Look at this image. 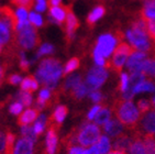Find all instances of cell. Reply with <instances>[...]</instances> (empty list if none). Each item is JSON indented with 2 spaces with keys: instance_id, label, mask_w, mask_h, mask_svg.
<instances>
[{
  "instance_id": "25",
  "label": "cell",
  "mask_w": 155,
  "mask_h": 154,
  "mask_svg": "<svg viewBox=\"0 0 155 154\" xmlns=\"http://www.w3.org/2000/svg\"><path fill=\"white\" fill-rule=\"evenodd\" d=\"M81 82H83V80H81V77L79 74L71 75V76L65 80L64 85H63V90H64V92H71L74 87L79 85Z\"/></svg>"
},
{
  "instance_id": "46",
  "label": "cell",
  "mask_w": 155,
  "mask_h": 154,
  "mask_svg": "<svg viewBox=\"0 0 155 154\" xmlns=\"http://www.w3.org/2000/svg\"><path fill=\"white\" fill-rule=\"evenodd\" d=\"M7 145V133L0 132V154H2L6 150Z\"/></svg>"
},
{
  "instance_id": "43",
  "label": "cell",
  "mask_w": 155,
  "mask_h": 154,
  "mask_svg": "<svg viewBox=\"0 0 155 154\" xmlns=\"http://www.w3.org/2000/svg\"><path fill=\"white\" fill-rule=\"evenodd\" d=\"M30 63L27 59V57H25V54H24L23 51H21L20 52V63H19V66H20V68L22 69L23 72H27L28 69H29V66H30Z\"/></svg>"
},
{
  "instance_id": "4",
  "label": "cell",
  "mask_w": 155,
  "mask_h": 154,
  "mask_svg": "<svg viewBox=\"0 0 155 154\" xmlns=\"http://www.w3.org/2000/svg\"><path fill=\"white\" fill-rule=\"evenodd\" d=\"M13 42L22 50H31L35 48L40 43L38 30L31 22L19 21L15 31Z\"/></svg>"
},
{
  "instance_id": "42",
  "label": "cell",
  "mask_w": 155,
  "mask_h": 154,
  "mask_svg": "<svg viewBox=\"0 0 155 154\" xmlns=\"http://www.w3.org/2000/svg\"><path fill=\"white\" fill-rule=\"evenodd\" d=\"M51 95H52V92H51V90H50V88H43L40 92V95H39V99H41V100H43V101H45L46 104H48V106L51 102H50V98H51Z\"/></svg>"
},
{
  "instance_id": "18",
  "label": "cell",
  "mask_w": 155,
  "mask_h": 154,
  "mask_svg": "<svg viewBox=\"0 0 155 154\" xmlns=\"http://www.w3.org/2000/svg\"><path fill=\"white\" fill-rule=\"evenodd\" d=\"M39 110L38 109H28L25 110L24 112H22L20 115L18 119V123L21 126V127H23V126H29L31 122H33L34 120L39 118Z\"/></svg>"
},
{
  "instance_id": "20",
  "label": "cell",
  "mask_w": 155,
  "mask_h": 154,
  "mask_svg": "<svg viewBox=\"0 0 155 154\" xmlns=\"http://www.w3.org/2000/svg\"><path fill=\"white\" fill-rule=\"evenodd\" d=\"M39 87V82L34 76H28L25 78L22 79L21 82V90H24V92H35L36 89Z\"/></svg>"
},
{
  "instance_id": "32",
  "label": "cell",
  "mask_w": 155,
  "mask_h": 154,
  "mask_svg": "<svg viewBox=\"0 0 155 154\" xmlns=\"http://www.w3.org/2000/svg\"><path fill=\"white\" fill-rule=\"evenodd\" d=\"M143 142L145 144L146 151L149 154H155V138L154 136H142Z\"/></svg>"
},
{
  "instance_id": "9",
  "label": "cell",
  "mask_w": 155,
  "mask_h": 154,
  "mask_svg": "<svg viewBox=\"0 0 155 154\" xmlns=\"http://www.w3.org/2000/svg\"><path fill=\"white\" fill-rule=\"evenodd\" d=\"M117 43H118V41H117L116 36L110 34V33H106V34L99 36L98 42L95 46V51H97L104 59H107L112 53Z\"/></svg>"
},
{
  "instance_id": "1",
  "label": "cell",
  "mask_w": 155,
  "mask_h": 154,
  "mask_svg": "<svg viewBox=\"0 0 155 154\" xmlns=\"http://www.w3.org/2000/svg\"><path fill=\"white\" fill-rule=\"evenodd\" d=\"M111 109L116 115L117 119L123 126H125L129 131H134L137 129L141 113L137 107H135L131 100H125L121 97L118 98L114 101Z\"/></svg>"
},
{
  "instance_id": "44",
  "label": "cell",
  "mask_w": 155,
  "mask_h": 154,
  "mask_svg": "<svg viewBox=\"0 0 155 154\" xmlns=\"http://www.w3.org/2000/svg\"><path fill=\"white\" fill-rule=\"evenodd\" d=\"M15 15H17V18H18V21H27L28 17V10L24 9V8H19L15 12Z\"/></svg>"
},
{
  "instance_id": "38",
  "label": "cell",
  "mask_w": 155,
  "mask_h": 154,
  "mask_svg": "<svg viewBox=\"0 0 155 154\" xmlns=\"http://www.w3.org/2000/svg\"><path fill=\"white\" fill-rule=\"evenodd\" d=\"M128 85H129V76L127 74H122L121 75V79H120V83L118 85V88L117 90L120 92L124 94L128 89Z\"/></svg>"
},
{
  "instance_id": "51",
  "label": "cell",
  "mask_w": 155,
  "mask_h": 154,
  "mask_svg": "<svg viewBox=\"0 0 155 154\" xmlns=\"http://www.w3.org/2000/svg\"><path fill=\"white\" fill-rule=\"evenodd\" d=\"M85 154H101V153H100V151H99L97 144H95V145H93V146H90L88 150H86Z\"/></svg>"
},
{
  "instance_id": "5",
  "label": "cell",
  "mask_w": 155,
  "mask_h": 154,
  "mask_svg": "<svg viewBox=\"0 0 155 154\" xmlns=\"http://www.w3.org/2000/svg\"><path fill=\"white\" fill-rule=\"evenodd\" d=\"M133 53H135V49L132 45H129L127 42H120L114 49L112 59L106 61L104 68L114 71V73H121L128 57L131 56Z\"/></svg>"
},
{
  "instance_id": "11",
  "label": "cell",
  "mask_w": 155,
  "mask_h": 154,
  "mask_svg": "<svg viewBox=\"0 0 155 154\" xmlns=\"http://www.w3.org/2000/svg\"><path fill=\"white\" fill-rule=\"evenodd\" d=\"M79 27V21L73 13L72 8L67 7V17H66V41L72 42L75 36V31Z\"/></svg>"
},
{
  "instance_id": "28",
  "label": "cell",
  "mask_w": 155,
  "mask_h": 154,
  "mask_svg": "<svg viewBox=\"0 0 155 154\" xmlns=\"http://www.w3.org/2000/svg\"><path fill=\"white\" fill-rule=\"evenodd\" d=\"M155 90V85L152 80H144L139 85V86L135 88L134 94H139V92H154Z\"/></svg>"
},
{
  "instance_id": "15",
  "label": "cell",
  "mask_w": 155,
  "mask_h": 154,
  "mask_svg": "<svg viewBox=\"0 0 155 154\" xmlns=\"http://www.w3.org/2000/svg\"><path fill=\"white\" fill-rule=\"evenodd\" d=\"M57 128L52 123L50 125L48 136H46V154H55L57 146Z\"/></svg>"
},
{
  "instance_id": "36",
  "label": "cell",
  "mask_w": 155,
  "mask_h": 154,
  "mask_svg": "<svg viewBox=\"0 0 155 154\" xmlns=\"http://www.w3.org/2000/svg\"><path fill=\"white\" fill-rule=\"evenodd\" d=\"M146 24V31L147 34L151 38H152L153 43L155 44V19L152 20H143Z\"/></svg>"
},
{
  "instance_id": "49",
  "label": "cell",
  "mask_w": 155,
  "mask_h": 154,
  "mask_svg": "<svg viewBox=\"0 0 155 154\" xmlns=\"http://www.w3.org/2000/svg\"><path fill=\"white\" fill-rule=\"evenodd\" d=\"M35 10L38 12H43L46 9V2L45 0H35V6H34Z\"/></svg>"
},
{
  "instance_id": "39",
  "label": "cell",
  "mask_w": 155,
  "mask_h": 154,
  "mask_svg": "<svg viewBox=\"0 0 155 154\" xmlns=\"http://www.w3.org/2000/svg\"><path fill=\"white\" fill-rule=\"evenodd\" d=\"M12 3L18 6L19 8H24L28 11L33 7V0H11Z\"/></svg>"
},
{
  "instance_id": "37",
  "label": "cell",
  "mask_w": 155,
  "mask_h": 154,
  "mask_svg": "<svg viewBox=\"0 0 155 154\" xmlns=\"http://www.w3.org/2000/svg\"><path fill=\"white\" fill-rule=\"evenodd\" d=\"M54 52V46L51 44H48V43H45V44H43L40 48V50L38 51V53H36V56L35 59H39L40 56H42V55H45V54H51Z\"/></svg>"
},
{
  "instance_id": "12",
  "label": "cell",
  "mask_w": 155,
  "mask_h": 154,
  "mask_svg": "<svg viewBox=\"0 0 155 154\" xmlns=\"http://www.w3.org/2000/svg\"><path fill=\"white\" fill-rule=\"evenodd\" d=\"M104 131L111 138H117L123 133V125L117 118H111L104 125Z\"/></svg>"
},
{
  "instance_id": "7",
  "label": "cell",
  "mask_w": 155,
  "mask_h": 154,
  "mask_svg": "<svg viewBox=\"0 0 155 154\" xmlns=\"http://www.w3.org/2000/svg\"><path fill=\"white\" fill-rule=\"evenodd\" d=\"M135 132L141 136H155V107L149 110L147 112L141 115Z\"/></svg>"
},
{
  "instance_id": "14",
  "label": "cell",
  "mask_w": 155,
  "mask_h": 154,
  "mask_svg": "<svg viewBox=\"0 0 155 154\" xmlns=\"http://www.w3.org/2000/svg\"><path fill=\"white\" fill-rule=\"evenodd\" d=\"M131 134L133 136V142L129 149V154H149L146 151L145 144L143 142V139L140 134L132 131Z\"/></svg>"
},
{
  "instance_id": "47",
  "label": "cell",
  "mask_w": 155,
  "mask_h": 154,
  "mask_svg": "<svg viewBox=\"0 0 155 154\" xmlns=\"http://www.w3.org/2000/svg\"><path fill=\"white\" fill-rule=\"evenodd\" d=\"M85 148L78 146V145H73L68 148V154H84Z\"/></svg>"
},
{
  "instance_id": "10",
  "label": "cell",
  "mask_w": 155,
  "mask_h": 154,
  "mask_svg": "<svg viewBox=\"0 0 155 154\" xmlns=\"http://www.w3.org/2000/svg\"><path fill=\"white\" fill-rule=\"evenodd\" d=\"M146 59H147L146 53L137 51L127 61V68L131 74H133V73H143V66Z\"/></svg>"
},
{
  "instance_id": "16",
  "label": "cell",
  "mask_w": 155,
  "mask_h": 154,
  "mask_svg": "<svg viewBox=\"0 0 155 154\" xmlns=\"http://www.w3.org/2000/svg\"><path fill=\"white\" fill-rule=\"evenodd\" d=\"M33 144L34 143L25 138H21L15 141L13 154H33Z\"/></svg>"
},
{
  "instance_id": "34",
  "label": "cell",
  "mask_w": 155,
  "mask_h": 154,
  "mask_svg": "<svg viewBox=\"0 0 155 154\" xmlns=\"http://www.w3.org/2000/svg\"><path fill=\"white\" fill-rule=\"evenodd\" d=\"M79 65H81V62H79V59H78V57H73V59H71L68 62H67V64H66L65 68H64V75H67V74H69L71 72L77 69V68L79 67Z\"/></svg>"
},
{
  "instance_id": "19",
  "label": "cell",
  "mask_w": 155,
  "mask_h": 154,
  "mask_svg": "<svg viewBox=\"0 0 155 154\" xmlns=\"http://www.w3.org/2000/svg\"><path fill=\"white\" fill-rule=\"evenodd\" d=\"M50 17L56 21L57 24H62L67 17V7H52L50 8Z\"/></svg>"
},
{
  "instance_id": "6",
  "label": "cell",
  "mask_w": 155,
  "mask_h": 154,
  "mask_svg": "<svg viewBox=\"0 0 155 154\" xmlns=\"http://www.w3.org/2000/svg\"><path fill=\"white\" fill-rule=\"evenodd\" d=\"M76 136L77 144L83 148H89L98 143L99 139L101 138V132L96 123H86L76 131Z\"/></svg>"
},
{
  "instance_id": "48",
  "label": "cell",
  "mask_w": 155,
  "mask_h": 154,
  "mask_svg": "<svg viewBox=\"0 0 155 154\" xmlns=\"http://www.w3.org/2000/svg\"><path fill=\"white\" fill-rule=\"evenodd\" d=\"M21 82H22V78L18 74H12L10 76H8V83L11 84V85H17V84L21 83Z\"/></svg>"
},
{
  "instance_id": "33",
  "label": "cell",
  "mask_w": 155,
  "mask_h": 154,
  "mask_svg": "<svg viewBox=\"0 0 155 154\" xmlns=\"http://www.w3.org/2000/svg\"><path fill=\"white\" fill-rule=\"evenodd\" d=\"M153 107H155L154 104H153V101L147 100V99H141V100H139V102H137V109H139L141 115L147 112L149 110L152 109Z\"/></svg>"
},
{
  "instance_id": "40",
  "label": "cell",
  "mask_w": 155,
  "mask_h": 154,
  "mask_svg": "<svg viewBox=\"0 0 155 154\" xmlns=\"http://www.w3.org/2000/svg\"><path fill=\"white\" fill-rule=\"evenodd\" d=\"M29 20H30L31 23H32L33 25H35V27H41V25H43V19H42V17L39 13L31 12L30 15H29Z\"/></svg>"
},
{
  "instance_id": "53",
  "label": "cell",
  "mask_w": 155,
  "mask_h": 154,
  "mask_svg": "<svg viewBox=\"0 0 155 154\" xmlns=\"http://www.w3.org/2000/svg\"><path fill=\"white\" fill-rule=\"evenodd\" d=\"M108 154H125V152L121 151V150H114V151L109 152Z\"/></svg>"
},
{
  "instance_id": "8",
  "label": "cell",
  "mask_w": 155,
  "mask_h": 154,
  "mask_svg": "<svg viewBox=\"0 0 155 154\" xmlns=\"http://www.w3.org/2000/svg\"><path fill=\"white\" fill-rule=\"evenodd\" d=\"M108 78V72L107 69L102 66H94L89 69L87 73L86 83L89 87L90 92L97 90L100 86H102L104 82Z\"/></svg>"
},
{
  "instance_id": "22",
  "label": "cell",
  "mask_w": 155,
  "mask_h": 154,
  "mask_svg": "<svg viewBox=\"0 0 155 154\" xmlns=\"http://www.w3.org/2000/svg\"><path fill=\"white\" fill-rule=\"evenodd\" d=\"M104 13H106V9H104V6L96 7L95 9L89 13L88 18H87V23H88V25H89V27H94L96 22L100 18L104 17Z\"/></svg>"
},
{
  "instance_id": "35",
  "label": "cell",
  "mask_w": 155,
  "mask_h": 154,
  "mask_svg": "<svg viewBox=\"0 0 155 154\" xmlns=\"http://www.w3.org/2000/svg\"><path fill=\"white\" fill-rule=\"evenodd\" d=\"M18 100L21 101L24 107H29L32 104V95H31V92L21 90V92H18Z\"/></svg>"
},
{
  "instance_id": "21",
  "label": "cell",
  "mask_w": 155,
  "mask_h": 154,
  "mask_svg": "<svg viewBox=\"0 0 155 154\" xmlns=\"http://www.w3.org/2000/svg\"><path fill=\"white\" fill-rule=\"evenodd\" d=\"M90 92V89H89V87H88V85H87V83L81 82L79 85L74 87V88L69 92V94H71V96L74 98L75 100H81V99H83V98L87 95V92Z\"/></svg>"
},
{
  "instance_id": "56",
  "label": "cell",
  "mask_w": 155,
  "mask_h": 154,
  "mask_svg": "<svg viewBox=\"0 0 155 154\" xmlns=\"http://www.w3.org/2000/svg\"><path fill=\"white\" fill-rule=\"evenodd\" d=\"M152 101H153V104H154V106H155V97L153 98V100H152Z\"/></svg>"
},
{
  "instance_id": "17",
  "label": "cell",
  "mask_w": 155,
  "mask_h": 154,
  "mask_svg": "<svg viewBox=\"0 0 155 154\" xmlns=\"http://www.w3.org/2000/svg\"><path fill=\"white\" fill-rule=\"evenodd\" d=\"M132 142H133V136H128L127 133H121L116 138L114 142V150H121V151L127 152V150L130 149Z\"/></svg>"
},
{
  "instance_id": "27",
  "label": "cell",
  "mask_w": 155,
  "mask_h": 154,
  "mask_svg": "<svg viewBox=\"0 0 155 154\" xmlns=\"http://www.w3.org/2000/svg\"><path fill=\"white\" fill-rule=\"evenodd\" d=\"M143 73L145 76L155 77V59H146L143 66Z\"/></svg>"
},
{
  "instance_id": "52",
  "label": "cell",
  "mask_w": 155,
  "mask_h": 154,
  "mask_svg": "<svg viewBox=\"0 0 155 154\" xmlns=\"http://www.w3.org/2000/svg\"><path fill=\"white\" fill-rule=\"evenodd\" d=\"M61 1L62 0H50L48 1V6H50V8H52V7H58Z\"/></svg>"
},
{
  "instance_id": "45",
  "label": "cell",
  "mask_w": 155,
  "mask_h": 154,
  "mask_svg": "<svg viewBox=\"0 0 155 154\" xmlns=\"http://www.w3.org/2000/svg\"><path fill=\"white\" fill-rule=\"evenodd\" d=\"M89 97L94 102L97 104V102H100V100H101V98H102V95H101V92H98V90H93V92H89Z\"/></svg>"
},
{
  "instance_id": "50",
  "label": "cell",
  "mask_w": 155,
  "mask_h": 154,
  "mask_svg": "<svg viewBox=\"0 0 155 154\" xmlns=\"http://www.w3.org/2000/svg\"><path fill=\"white\" fill-rule=\"evenodd\" d=\"M101 107L100 105H96L95 107H94L93 109L90 110L89 113H88V116H87V118H88V120H93V119H95V117L97 116V113L99 112V110L101 109Z\"/></svg>"
},
{
  "instance_id": "24",
  "label": "cell",
  "mask_w": 155,
  "mask_h": 154,
  "mask_svg": "<svg viewBox=\"0 0 155 154\" xmlns=\"http://www.w3.org/2000/svg\"><path fill=\"white\" fill-rule=\"evenodd\" d=\"M67 112H68V108L66 106L61 105V106L57 107L56 109H55V111L53 112V115L51 116V121L56 122L57 125L60 126L61 123L64 121V119H65Z\"/></svg>"
},
{
  "instance_id": "41",
  "label": "cell",
  "mask_w": 155,
  "mask_h": 154,
  "mask_svg": "<svg viewBox=\"0 0 155 154\" xmlns=\"http://www.w3.org/2000/svg\"><path fill=\"white\" fill-rule=\"evenodd\" d=\"M22 109H23V105H22V102L19 100L12 102L9 107V111H10V113H12V115H19L20 112H22Z\"/></svg>"
},
{
  "instance_id": "26",
  "label": "cell",
  "mask_w": 155,
  "mask_h": 154,
  "mask_svg": "<svg viewBox=\"0 0 155 154\" xmlns=\"http://www.w3.org/2000/svg\"><path fill=\"white\" fill-rule=\"evenodd\" d=\"M97 146H98L99 151L101 154H108L111 149V144H110V140L109 138L106 136H101V138L99 139L98 143H97Z\"/></svg>"
},
{
  "instance_id": "31",
  "label": "cell",
  "mask_w": 155,
  "mask_h": 154,
  "mask_svg": "<svg viewBox=\"0 0 155 154\" xmlns=\"http://www.w3.org/2000/svg\"><path fill=\"white\" fill-rule=\"evenodd\" d=\"M21 133H22L23 138L30 140V141H32L33 143L36 141V136H36L33 127H30V126H23L22 129H21Z\"/></svg>"
},
{
  "instance_id": "29",
  "label": "cell",
  "mask_w": 155,
  "mask_h": 154,
  "mask_svg": "<svg viewBox=\"0 0 155 154\" xmlns=\"http://www.w3.org/2000/svg\"><path fill=\"white\" fill-rule=\"evenodd\" d=\"M45 126H46V116L40 115L38 120H36V122L34 123V126H33V129H34V131H35L36 136H39L40 134L43 133Z\"/></svg>"
},
{
  "instance_id": "3",
  "label": "cell",
  "mask_w": 155,
  "mask_h": 154,
  "mask_svg": "<svg viewBox=\"0 0 155 154\" xmlns=\"http://www.w3.org/2000/svg\"><path fill=\"white\" fill-rule=\"evenodd\" d=\"M125 34H127V38L135 49V51L144 52V53H149L152 51L153 46L147 36L149 34L146 31V24L140 18V15L130 24V28L127 30Z\"/></svg>"
},
{
  "instance_id": "13",
  "label": "cell",
  "mask_w": 155,
  "mask_h": 154,
  "mask_svg": "<svg viewBox=\"0 0 155 154\" xmlns=\"http://www.w3.org/2000/svg\"><path fill=\"white\" fill-rule=\"evenodd\" d=\"M11 31H13L11 25L0 17V44L7 45L13 42L15 35H12L13 33Z\"/></svg>"
},
{
  "instance_id": "55",
  "label": "cell",
  "mask_w": 155,
  "mask_h": 154,
  "mask_svg": "<svg viewBox=\"0 0 155 154\" xmlns=\"http://www.w3.org/2000/svg\"><path fill=\"white\" fill-rule=\"evenodd\" d=\"M1 53H2V45L0 44V54H1Z\"/></svg>"
},
{
  "instance_id": "23",
  "label": "cell",
  "mask_w": 155,
  "mask_h": 154,
  "mask_svg": "<svg viewBox=\"0 0 155 154\" xmlns=\"http://www.w3.org/2000/svg\"><path fill=\"white\" fill-rule=\"evenodd\" d=\"M111 119V111L108 109L106 106H102L101 109L99 110V112L95 117V123L97 126H104L106 122H108Z\"/></svg>"
},
{
  "instance_id": "54",
  "label": "cell",
  "mask_w": 155,
  "mask_h": 154,
  "mask_svg": "<svg viewBox=\"0 0 155 154\" xmlns=\"http://www.w3.org/2000/svg\"><path fill=\"white\" fill-rule=\"evenodd\" d=\"M2 78H3V68L0 66V83H1Z\"/></svg>"
},
{
  "instance_id": "2",
  "label": "cell",
  "mask_w": 155,
  "mask_h": 154,
  "mask_svg": "<svg viewBox=\"0 0 155 154\" xmlns=\"http://www.w3.org/2000/svg\"><path fill=\"white\" fill-rule=\"evenodd\" d=\"M64 74L62 64L58 59L48 57L40 63L39 68L35 73V78L40 84L46 88H55L61 76Z\"/></svg>"
},
{
  "instance_id": "30",
  "label": "cell",
  "mask_w": 155,
  "mask_h": 154,
  "mask_svg": "<svg viewBox=\"0 0 155 154\" xmlns=\"http://www.w3.org/2000/svg\"><path fill=\"white\" fill-rule=\"evenodd\" d=\"M140 18L142 20H152L155 19V6L145 7L140 11Z\"/></svg>"
}]
</instances>
